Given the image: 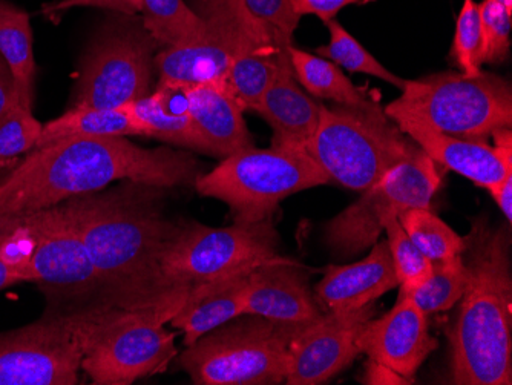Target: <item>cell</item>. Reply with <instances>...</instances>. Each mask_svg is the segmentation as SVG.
<instances>
[{
  "label": "cell",
  "mask_w": 512,
  "mask_h": 385,
  "mask_svg": "<svg viewBox=\"0 0 512 385\" xmlns=\"http://www.w3.org/2000/svg\"><path fill=\"white\" fill-rule=\"evenodd\" d=\"M163 191L123 181L109 191L60 203L99 277L96 297L83 300L161 313L169 321L177 315L191 287L174 286L161 270V258L178 228V223L166 217Z\"/></svg>",
  "instance_id": "1"
},
{
  "label": "cell",
  "mask_w": 512,
  "mask_h": 385,
  "mask_svg": "<svg viewBox=\"0 0 512 385\" xmlns=\"http://www.w3.org/2000/svg\"><path fill=\"white\" fill-rule=\"evenodd\" d=\"M201 175L188 151L146 149L126 137L57 140L37 146L0 175V217L53 208L114 181L171 189L195 185Z\"/></svg>",
  "instance_id": "2"
},
{
  "label": "cell",
  "mask_w": 512,
  "mask_h": 385,
  "mask_svg": "<svg viewBox=\"0 0 512 385\" xmlns=\"http://www.w3.org/2000/svg\"><path fill=\"white\" fill-rule=\"evenodd\" d=\"M460 258L467 287L447 326L451 381L512 384V261L509 226L477 217Z\"/></svg>",
  "instance_id": "3"
},
{
  "label": "cell",
  "mask_w": 512,
  "mask_h": 385,
  "mask_svg": "<svg viewBox=\"0 0 512 385\" xmlns=\"http://www.w3.org/2000/svg\"><path fill=\"white\" fill-rule=\"evenodd\" d=\"M82 370L96 385H131L163 372L177 355L175 335L165 329L168 316L134 312L82 300Z\"/></svg>",
  "instance_id": "4"
},
{
  "label": "cell",
  "mask_w": 512,
  "mask_h": 385,
  "mask_svg": "<svg viewBox=\"0 0 512 385\" xmlns=\"http://www.w3.org/2000/svg\"><path fill=\"white\" fill-rule=\"evenodd\" d=\"M301 327L243 313L186 347L180 366L197 385L286 384Z\"/></svg>",
  "instance_id": "5"
},
{
  "label": "cell",
  "mask_w": 512,
  "mask_h": 385,
  "mask_svg": "<svg viewBox=\"0 0 512 385\" xmlns=\"http://www.w3.org/2000/svg\"><path fill=\"white\" fill-rule=\"evenodd\" d=\"M411 140L381 106H321L318 126L304 151L330 181L364 192L404 160Z\"/></svg>",
  "instance_id": "6"
},
{
  "label": "cell",
  "mask_w": 512,
  "mask_h": 385,
  "mask_svg": "<svg viewBox=\"0 0 512 385\" xmlns=\"http://www.w3.org/2000/svg\"><path fill=\"white\" fill-rule=\"evenodd\" d=\"M329 183L302 149L252 146L221 158L220 165L201 175L194 186L198 194L226 203L235 221L256 223L273 218L290 195Z\"/></svg>",
  "instance_id": "7"
},
{
  "label": "cell",
  "mask_w": 512,
  "mask_h": 385,
  "mask_svg": "<svg viewBox=\"0 0 512 385\" xmlns=\"http://www.w3.org/2000/svg\"><path fill=\"white\" fill-rule=\"evenodd\" d=\"M401 91L384 112H407L445 134L488 140L512 126L511 83L497 74H430L407 80Z\"/></svg>",
  "instance_id": "8"
},
{
  "label": "cell",
  "mask_w": 512,
  "mask_h": 385,
  "mask_svg": "<svg viewBox=\"0 0 512 385\" xmlns=\"http://www.w3.org/2000/svg\"><path fill=\"white\" fill-rule=\"evenodd\" d=\"M160 48L142 17L109 19L86 50L71 108L117 109L149 96Z\"/></svg>",
  "instance_id": "9"
},
{
  "label": "cell",
  "mask_w": 512,
  "mask_h": 385,
  "mask_svg": "<svg viewBox=\"0 0 512 385\" xmlns=\"http://www.w3.org/2000/svg\"><path fill=\"white\" fill-rule=\"evenodd\" d=\"M440 186L442 174L436 163L411 140L404 160L325 224V244L338 257H355L367 251L379 241L387 218L399 217L411 208L431 209Z\"/></svg>",
  "instance_id": "10"
},
{
  "label": "cell",
  "mask_w": 512,
  "mask_h": 385,
  "mask_svg": "<svg viewBox=\"0 0 512 385\" xmlns=\"http://www.w3.org/2000/svg\"><path fill=\"white\" fill-rule=\"evenodd\" d=\"M279 235L273 218L229 228L178 223L161 258V270L169 283L191 287L204 281L247 274L253 267L278 257Z\"/></svg>",
  "instance_id": "11"
},
{
  "label": "cell",
  "mask_w": 512,
  "mask_h": 385,
  "mask_svg": "<svg viewBox=\"0 0 512 385\" xmlns=\"http://www.w3.org/2000/svg\"><path fill=\"white\" fill-rule=\"evenodd\" d=\"M85 343L76 306L48 310L40 320L0 333V385H74Z\"/></svg>",
  "instance_id": "12"
},
{
  "label": "cell",
  "mask_w": 512,
  "mask_h": 385,
  "mask_svg": "<svg viewBox=\"0 0 512 385\" xmlns=\"http://www.w3.org/2000/svg\"><path fill=\"white\" fill-rule=\"evenodd\" d=\"M194 10L204 19L200 36L155 56L157 85H226L230 63L244 43L263 30L244 0H195Z\"/></svg>",
  "instance_id": "13"
},
{
  "label": "cell",
  "mask_w": 512,
  "mask_h": 385,
  "mask_svg": "<svg viewBox=\"0 0 512 385\" xmlns=\"http://www.w3.org/2000/svg\"><path fill=\"white\" fill-rule=\"evenodd\" d=\"M17 229L28 240V257L19 261L25 283L65 289L82 298L96 297L99 277L79 232L62 205L28 214L0 217V231Z\"/></svg>",
  "instance_id": "14"
},
{
  "label": "cell",
  "mask_w": 512,
  "mask_h": 385,
  "mask_svg": "<svg viewBox=\"0 0 512 385\" xmlns=\"http://www.w3.org/2000/svg\"><path fill=\"white\" fill-rule=\"evenodd\" d=\"M385 116L436 165L468 178L486 191L512 175L511 128L494 131L491 134L494 143L490 145L486 140L465 139L437 131L407 112H385Z\"/></svg>",
  "instance_id": "15"
},
{
  "label": "cell",
  "mask_w": 512,
  "mask_h": 385,
  "mask_svg": "<svg viewBox=\"0 0 512 385\" xmlns=\"http://www.w3.org/2000/svg\"><path fill=\"white\" fill-rule=\"evenodd\" d=\"M375 313V304L352 312H324L302 326L290 343L286 384H324L347 369L361 355L358 336Z\"/></svg>",
  "instance_id": "16"
},
{
  "label": "cell",
  "mask_w": 512,
  "mask_h": 385,
  "mask_svg": "<svg viewBox=\"0 0 512 385\" xmlns=\"http://www.w3.org/2000/svg\"><path fill=\"white\" fill-rule=\"evenodd\" d=\"M358 349L399 375L414 379L425 359L437 349L428 329V315L407 293L379 320L371 318L358 336ZM416 381V379H414Z\"/></svg>",
  "instance_id": "17"
},
{
  "label": "cell",
  "mask_w": 512,
  "mask_h": 385,
  "mask_svg": "<svg viewBox=\"0 0 512 385\" xmlns=\"http://www.w3.org/2000/svg\"><path fill=\"white\" fill-rule=\"evenodd\" d=\"M244 313L307 326L324 312L310 289L309 270L292 258L278 255L247 274Z\"/></svg>",
  "instance_id": "18"
},
{
  "label": "cell",
  "mask_w": 512,
  "mask_h": 385,
  "mask_svg": "<svg viewBox=\"0 0 512 385\" xmlns=\"http://www.w3.org/2000/svg\"><path fill=\"white\" fill-rule=\"evenodd\" d=\"M398 286L388 243L376 241L364 260L327 266L313 293L322 312H352L375 304Z\"/></svg>",
  "instance_id": "19"
},
{
  "label": "cell",
  "mask_w": 512,
  "mask_h": 385,
  "mask_svg": "<svg viewBox=\"0 0 512 385\" xmlns=\"http://www.w3.org/2000/svg\"><path fill=\"white\" fill-rule=\"evenodd\" d=\"M188 114L212 157L226 158L252 148L253 137L244 120L243 106L220 83L184 86Z\"/></svg>",
  "instance_id": "20"
},
{
  "label": "cell",
  "mask_w": 512,
  "mask_h": 385,
  "mask_svg": "<svg viewBox=\"0 0 512 385\" xmlns=\"http://www.w3.org/2000/svg\"><path fill=\"white\" fill-rule=\"evenodd\" d=\"M321 106L301 88L289 59L253 112L272 128V146L304 151L318 126Z\"/></svg>",
  "instance_id": "21"
},
{
  "label": "cell",
  "mask_w": 512,
  "mask_h": 385,
  "mask_svg": "<svg viewBox=\"0 0 512 385\" xmlns=\"http://www.w3.org/2000/svg\"><path fill=\"white\" fill-rule=\"evenodd\" d=\"M247 274L230 275L191 286L183 306L169 321L174 329L183 333L184 346H192L201 336L243 315Z\"/></svg>",
  "instance_id": "22"
},
{
  "label": "cell",
  "mask_w": 512,
  "mask_h": 385,
  "mask_svg": "<svg viewBox=\"0 0 512 385\" xmlns=\"http://www.w3.org/2000/svg\"><path fill=\"white\" fill-rule=\"evenodd\" d=\"M134 120L140 137L209 154L188 114L184 86L157 85L154 93L125 106Z\"/></svg>",
  "instance_id": "23"
},
{
  "label": "cell",
  "mask_w": 512,
  "mask_h": 385,
  "mask_svg": "<svg viewBox=\"0 0 512 385\" xmlns=\"http://www.w3.org/2000/svg\"><path fill=\"white\" fill-rule=\"evenodd\" d=\"M289 47L263 28L238 51L230 63L226 86L244 111L255 109L284 63L289 62Z\"/></svg>",
  "instance_id": "24"
},
{
  "label": "cell",
  "mask_w": 512,
  "mask_h": 385,
  "mask_svg": "<svg viewBox=\"0 0 512 385\" xmlns=\"http://www.w3.org/2000/svg\"><path fill=\"white\" fill-rule=\"evenodd\" d=\"M0 56L16 80L20 105L33 109L36 62L30 14L8 0H0Z\"/></svg>",
  "instance_id": "25"
},
{
  "label": "cell",
  "mask_w": 512,
  "mask_h": 385,
  "mask_svg": "<svg viewBox=\"0 0 512 385\" xmlns=\"http://www.w3.org/2000/svg\"><path fill=\"white\" fill-rule=\"evenodd\" d=\"M287 51L296 80L310 96L319 100H333L336 105L356 108L378 105L376 100L367 96L364 89L344 76L341 68L330 60L299 50L293 45Z\"/></svg>",
  "instance_id": "26"
},
{
  "label": "cell",
  "mask_w": 512,
  "mask_h": 385,
  "mask_svg": "<svg viewBox=\"0 0 512 385\" xmlns=\"http://www.w3.org/2000/svg\"><path fill=\"white\" fill-rule=\"evenodd\" d=\"M140 137L128 109L71 108L43 125L37 146L65 139Z\"/></svg>",
  "instance_id": "27"
},
{
  "label": "cell",
  "mask_w": 512,
  "mask_h": 385,
  "mask_svg": "<svg viewBox=\"0 0 512 385\" xmlns=\"http://www.w3.org/2000/svg\"><path fill=\"white\" fill-rule=\"evenodd\" d=\"M140 17L161 48L191 42L204 28L203 17L184 0H142Z\"/></svg>",
  "instance_id": "28"
},
{
  "label": "cell",
  "mask_w": 512,
  "mask_h": 385,
  "mask_svg": "<svg viewBox=\"0 0 512 385\" xmlns=\"http://www.w3.org/2000/svg\"><path fill=\"white\" fill-rule=\"evenodd\" d=\"M398 218L414 246L428 260H448L462 252L465 238L440 220L431 209L411 208L399 214Z\"/></svg>",
  "instance_id": "29"
},
{
  "label": "cell",
  "mask_w": 512,
  "mask_h": 385,
  "mask_svg": "<svg viewBox=\"0 0 512 385\" xmlns=\"http://www.w3.org/2000/svg\"><path fill=\"white\" fill-rule=\"evenodd\" d=\"M467 269L460 255L433 261V270L424 284L407 293L428 316L453 309L467 287Z\"/></svg>",
  "instance_id": "30"
},
{
  "label": "cell",
  "mask_w": 512,
  "mask_h": 385,
  "mask_svg": "<svg viewBox=\"0 0 512 385\" xmlns=\"http://www.w3.org/2000/svg\"><path fill=\"white\" fill-rule=\"evenodd\" d=\"M325 25L329 28L330 42L329 45L316 50L318 56L330 60L335 65L342 66L350 73L367 74V76L384 80L396 88H404L407 80L390 73L378 59H375L362 47L352 34L339 24L338 20H329V22H325Z\"/></svg>",
  "instance_id": "31"
},
{
  "label": "cell",
  "mask_w": 512,
  "mask_h": 385,
  "mask_svg": "<svg viewBox=\"0 0 512 385\" xmlns=\"http://www.w3.org/2000/svg\"><path fill=\"white\" fill-rule=\"evenodd\" d=\"M388 249L393 260L394 272L398 277L401 293H410L424 284L433 270V261L422 254L407 232L402 228L398 217L387 218L384 224Z\"/></svg>",
  "instance_id": "32"
},
{
  "label": "cell",
  "mask_w": 512,
  "mask_h": 385,
  "mask_svg": "<svg viewBox=\"0 0 512 385\" xmlns=\"http://www.w3.org/2000/svg\"><path fill=\"white\" fill-rule=\"evenodd\" d=\"M451 59L460 73L477 76L482 73V22L476 0H463L456 20Z\"/></svg>",
  "instance_id": "33"
},
{
  "label": "cell",
  "mask_w": 512,
  "mask_h": 385,
  "mask_svg": "<svg viewBox=\"0 0 512 385\" xmlns=\"http://www.w3.org/2000/svg\"><path fill=\"white\" fill-rule=\"evenodd\" d=\"M43 125L33 116V109L16 105L0 119V168H10L20 155L36 148Z\"/></svg>",
  "instance_id": "34"
},
{
  "label": "cell",
  "mask_w": 512,
  "mask_h": 385,
  "mask_svg": "<svg viewBox=\"0 0 512 385\" xmlns=\"http://www.w3.org/2000/svg\"><path fill=\"white\" fill-rule=\"evenodd\" d=\"M479 10L483 63L500 65L506 62L511 50L512 14L496 0H482Z\"/></svg>",
  "instance_id": "35"
},
{
  "label": "cell",
  "mask_w": 512,
  "mask_h": 385,
  "mask_svg": "<svg viewBox=\"0 0 512 385\" xmlns=\"http://www.w3.org/2000/svg\"><path fill=\"white\" fill-rule=\"evenodd\" d=\"M244 4L284 45H293V34L301 19L296 14L295 0H244Z\"/></svg>",
  "instance_id": "36"
},
{
  "label": "cell",
  "mask_w": 512,
  "mask_h": 385,
  "mask_svg": "<svg viewBox=\"0 0 512 385\" xmlns=\"http://www.w3.org/2000/svg\"><path fill=\"white\" fill-rule=\"evenodd\" d=\"M92 7L126 14V16H140L142 0H59L56 4L45 5L42 13L53 17L71 8Z\"/></svg>",
  "instance_id": "37"
},
{
  "label": "cell",
  "mask_w": 512,
  "mask_h": 385,
  "mask_svg": "<svg viewBox=\"0 0 512 385\" xmlns=\"http://www.w3.org/2000/svg\"><path fill=\"white\" fill-rule=\"evenodd\" d=\"M371 0H295V10L299 17L313 14L324 22L335 19L342 8L350 5L367 4Z\"/></svg>",
  "instance_id": "38"
},
{
  "label": "cell",
  "mask_w": 512,
  "mask_h": 385,
  "mask_svg": "<svg viewBox=\"0 0 512 385\" xmlns=\"http://www.w3.org/2000/svg\"><path fill=\"white\" fill-rule=\"evenodd\" d=\"M362 384L368 385H410L414 379L405 378L394 372L390 367L384 366L381 362L368 359L365 364L364 375L361 378Z\"/></svg>",
  "instance_id": "39"
},
{
  "label": "cell",
  "mask_w": 512,
  "mask_h": 385,
  "mask_svg": "<svg viewBox=\"0 0 512 385\" xmlns=\"http://www.w3.org/2000/svg\"><path fill=\"white\" fill-rule=\"evenodd\" d=\"M19 103L16 80H14L10 66L5 62L4 57L0 56V119H4L8 112Z\"/></svg>",
  "instance_id": "40"
},
{
  "label": "cell",
  "mask_w": 512,
  "mask_h": 385,
  "mask_svg": "<svg viewBox=\"0 0 512 385\" xmlns=\"http://www.w3.org/2000/svg\"><path fill=\"white\" fill-rule=\"evenodd\" d=\"M490 192L491 197L496 201L497 206H499L500 211L503 212L506 218V224L511 226L512 223V175L511 177L506 178L505 181H502L500 185H497L496 188L491 189Z\"/></svg>",
  "instance_id": "41"
},
{
  "label": "cell",
  "mask_w": 512,
  "mask_h": 385,
  "mask_svg": "<svg viewBox=\"0 0 512 385\" xmlns=\"http://www.w3.org/2000/svg\"><path fill=\"white\" fill-rule=\"evenodd\" d=\"M19 283H25V278L20 272L19 261L11 260L0 252V290Z\"/></svg>",
  "instance_id": "42"
},
{
  "label": "cell",
  "mask_w": 512,
  "mask_h": 385,
  "mask_svg": "<svg viewBox=\"0 0 512 385\" xmlns=\"http://www.w3.org/2000/svg\"><path fill=\"white\" fill-rule=\"evenodd\" d=\"M500 5L506 8V11L512 14V0H496Z\"/></svg>",
  "instance_id": "43"
},
{
  "label": "cell",
  "mask_w": 512,
  "mask_h": 385,
  "mask_svg": "<svg viewBox=\"0 0 512 385\" xmlns=\"http://www.w3.org/2000/svg\"><path fill=\"white\" fill-rule=\"evenodd\" d=\"M0 247H2V238H0Z\"/></svg>",
  "instance_id": "44"
}]
</instances>
